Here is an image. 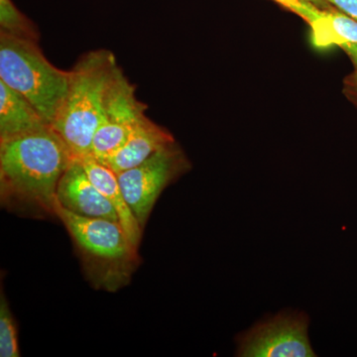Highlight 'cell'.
Returning <instances> with one entry per match:
<instances>
[{
  "instance_id": "cell-1",
  "label": "cell",
  "mask_w": 357,
  "mask_h": 357,
  "mask_svg": "<svg viewBox=\"0 0 357 357\" xmlns=\"http://www.w3.org/2000/svg\"><path fill=\"white\" fill-rule=\"evenodd\" d=\"M74 157L52 126L0 140V199L6 210L55 217L59 182Z\"/></svg>"
},
{
  "instance_id": "cell-2",
  "label": "cell",
  "mask_w": 357,
  "mask_h": 357,
  "mask_svg": "<svg viewBox=\"0 0 357 357\" xmlns=\"http://www.w3.org/2000/svg\"><path fill=\"white\" fill-rule=\"evenodd\" d=\"M55 213L69 232L84 276L93 289L114 293L130 283L140 265L139 248L133 245L121 223L83 217L59 203Z\"/></svg>"
},
{
  "instance_id": "cell-3",
  "label": "cell",
  "mask_w": 357,
  "mask_h": 357,
  "mask_svg": "<svg viewBox=\"0 0 357 357\" xmlns=\"http://www.w3.org/2000/svg\"><path fill=\"white\" fill-rule=\"evenodd\" d=\"M117 69L112 52L96 50L84 54L69 70L65 102L52 128L74 158L91 153L93 138L102 121L107 88Z\"/></svg>"
},
{
  "instance_id": "cell-4",
  "label": "cell",
  "mask_w": 357,
  "mask_h": 357,
  "mask_svg": "<svg viewBox=\"0 0 357 357\" xmlns=\"http://www.w3.org/2000/svg\"><path fill=\"white\" fill-rule=\"evenodd\" d=\"M0 81L24 96L52 126L64 105L70 72L51 64L37 41L0 32Z\"/></svg>"
},
{
  "instance_id": "cell-5",
  "label": "cell",
  "mask_w": 357,
  "mask_h": 357,
  "mask_svg": "<svg viewBox=\"0 0 357 357\" xmlns=\"http://www.w3.org/2000/svg\"><path fill=\"white\" fill-rule=\"evenodd\" d=\"M190 169L191 162L175 141L139 165L117 174L124 198L142 229L164 190Z\"/></svg>"
},
{
  "instance_id": "cell-6",
  "label": "cell",
  "mask_w": 357,
  "mask_h": 357,
  "mask_svg": "<svg viewBox=\"0 0 357 357\" xmlns=\"http://www.w3.org/2000/svg\"><path fill=\"white\" fill-rule=\"evenodd\" d=\"M309 325L305 312H279L237 335L236 356H316L310 342Z\"/></svg>"
},
{
  "instance_id": "cell-7",
  "label": "cell",
  "mask_w": 357,
  "mask_h": 357,
  "mask_svg": "<svg viewBox=\"0 0 357 357\" xmlns=\"http://www.w3.org/2000/svg\"><path fill=\"white\" fill-rule=\"evenodd\" d=\"M146 109L147 105L137 100L135 88L119 67L107 88L102 121L93 138L91 156L105 162L115 153L146 115Z\"/></svg>"
},
{
  "instance_id": "cell-8",
  "label": "cell",
  "mask_w": 357,
  "mask_h": 357,
  "mask_svg": "<svg viewBox=\"0 0 357 357\" xmlns=\"http://www.w3.org/2000/svg\"><path fill=\"white\" fill-rule=\"evenodd\" d=\"M57 201L61 206L77 215L119 222L114 206L89 180L76 158L72 160L59 182Z\"/></svg>"
},
{
  "instance_id": "cell-9",
  "label": "cell",
  "mask_w": 357,
  "mask_h": 357,
  "mask_svg": "<svg viewBox=\"0 0 357 357\" xmlns=\"http://www.w3.org/2000/svg\"><path fill=\"white\" fill-rule=\"evenodd\" d=\"M175 141L172 133L145 115L129 134L123 145L102 163L119 174L139 165L155 152Z\"/></svg>"
},
{
  "instance_id": "cell-10",
  "label": "cell",
  "mask_w": 357,
  "mask_h": 357,
  "mask_svg": "<svg viewBox=\"0 0 357 357\" xmlns=\"http://www.w3.org/2000/svg\"><path fill=\"white\" fill-rule=\"evenodd\" d=\"M77 160L81 162L89 180L114 206L122 229L131 243L135 248H139L143 229L124 198L117 174L91 155Z\"/></svg>"
},
{
  "instance_id": "cell-11",
  "label": "cell",
  "mask_w": 357,
  "mask_h": 357,
  "mask_svg": "<svg viewBox=\"0 0 357 357\" xmlns=\"http://www.w3.org/2000/svg\"><path fill=\"white\" fill-rule=\"evenodd\" d=\"M51 126L24 96L0 81V140Z\"/></svg>"
},
{
  "instance_id": "cell-12",
  "label": "cell",
  "mask_w": 357,
  "mask_h": 357,
  "mask_svg": "<svg viewBox=\"0 0 357 357\" xmlns=\"http://www.w3.org/2000/svg\"><path fill=\"white\" fill-rule=\"evenodd\" d=\"M312 42L319 48L345 44H357V21L335 7L321 11L319 17L310 24Z\"/></svg>"
},
{
  "instance_id": "cell-13",
  "label": "cell",
  "mask_w": 357,
  "mask_h": 357,
  "mask_svg": "<svg viewBox=\"0 0 357 357\" xmlns=\"http://www.w3.org/2000/svg\"><path fill=\"white\" fill-rule=\"evenodd\" d=\"M0 29L6 34L38 41V31L13 0H0Z\"/></svg>"
},
{
  "instance_id": "cell-14",
  "label": "cell",
  "mask_w": 357,
  "mask_h": 357,
  "mask_svg": "<svg viewBox=\"0 0 357 357\" xmlns=\"http://www.w3.org/2000/svg\"><path fill=\"white\" fill-rule=\"evenodd\" d=\"M17 325L3 291L0 298V356L20 357Z\"/></svg>"
},
{
  "instance_id": "cell-15",
  "label": "cell",
  "mask_w": 357,
  "mask_h": 357,
  "mask_svg": "<svg viewBox=\"0 0 357 357\" xmlns=\"http://www.w3.org/2000/svg\"><path fill=\"white\" fill-rule=\"evenodd\" d=\"M344 93L349 102L354 103L357 109V69L345 77L344 81Z\"/></svg>"
},
{
  "instance_id": "cell-16",
  "label": "cell",
  "mask_w": 357,
  "mask_h": 357,
  "mask_svg": "<svg viewBox=\"0 0 357 357\" xmlns=\"http://www.w3.org/2000/svg\"><path fill=\"white\" fill-rule=\"evenodd\" d=\"M331 4L357 21V0H328Z\"/></svg>"
},
{
  "instance_id": "cell-17",
  "label": "cell",
  "mask_w": 357,
  "mask_h": 357,
  "mask_svg": "<svg viewBox=\"0 0 357 357\" xmlns=\"http://www.w3.org/2000/svg\"><path fill=\"white\" fill-rule=\"evenodd\" d=\"M305 1L310 2V3L314 4V6L323 9V10H326V9H330L333 7L332 4L328 2V0H305Z\"/></svg>"
}]
</instances>
